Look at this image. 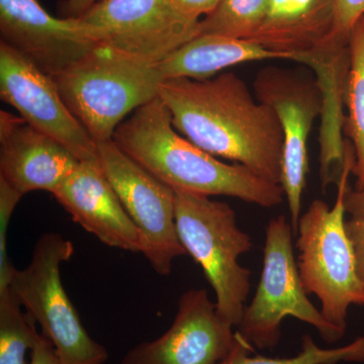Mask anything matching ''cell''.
<instances>
[{
  "label": "cell",
  "instance_id": "obj_1",
  "mask_svg": "<svg viewBox=\"0 0 364 364\" xmlns=\"http://www.w3.org/2000/svg\"><path fill=\"white\" fill-rule=\"evenodd\" d=\"M243 79L225 72L205 80L166 79L161 98L176 130L215 157L243 165L280 184L284 135L277 114Z\"/></svg>",
  "mask_w": 364,
  "mask_h": 364
},
{
  "label": "cell",
  "instance_id": "obj_2",
  "mask_svg": "<svg viewBox=\"0 0 364 364\" xmlns=\"http://www.w3.org/2000/svg\"><path fill=\"white\" fill-rule=\"evenodd\" d=\"M112 140L176 191L232 196L262 208L277 207L286 198L280 184L260 178L243 165L220 161L179 134L159 97L119 124Z\"/></svg>",
  "mask_w": 364,
  "mask_h": 364
},
{
  "label": "cell",
  "instance_id": "obj_3",
  "mask_svg": "<svg viewBox=\"0 0 364 364\" xmlns=\"http://www.w3.org/2000/svg\"><path fill=\"white\" fill-rule=\"evenodd\" d=\"M354 161L353 148L346 145L334 205L330 208L324 200H314L299 218L296 234V262L304 289L317 296L326 320L343 332L349 308L364 305V287L345 230L344 198Z\"/></svg>",
  "mask_w": 364,
  "mask_h": 364
},
{
  "label": "cell",
  "instance_id": "obj_4",
  "mask_svg": "<svg viewBox=\"0 0 364 364\" xmlns=\"http://www.w3.org/2000/svg\"><path fill=\"white\" fill-rule=\"evenodd\" d=\"M71 114L97 143L112 140L124 117L159 97L158 65L97 45L52 77Z\"/></svg>",
  "mask_w": 364,
  "mask_h": 364
},
{
  "label": "cell",
  "instance_id": "obj_5",
  "mask_svg": "<svg viewBox=\"0 0 364 364\" xmlns=\"http://www.w3.org/2000/svg\"><path fill=\"white\" fill-rule=\"evenodd\" d=\"M176 221L182 245L214 289L218 313L238 327L252 275L238 259L253 247L250 235L238 227L228 203L186 191H176Z\"/></svg>",
  "mask_w": 364,
  "mask_h": 364
},
{
  "label": "cell",
  "instance_id": "obj_6",
  "mask_svg": "<svg viewBox=\"0 0 364 364\" xmlns=\"http://www.w3.org/2000/svg\"><path fill=\"white\" fill-rule=\"evenodd\" d=\"M73 254V244L62 235H42L28 267L14 268L9 287L51 341L62 363L104 364L109 352L86 331L62 284L61 265Z\"/></svg>",
  "mask_w": 364,
  "mask_h": 364
},
{
  "label": "cell",
  "instance_id": "obj_7",
  "mask_svg": "<svg viewBox=\"0 0 364 364\" xmlns=\"http://www.w3.org/2000/svg\"><path fill=\"white\" fill-rule=\"evenodd\" d=\"M294 234L291 221L284 215L273 218L267 226L259 284L237 327V331L257 348L272 349L279 344L280 327L287 317L313 326L329 343L345 334L328 322L309 299L294 257Z\"/></svg>",
  "mask_w": 364,
  "mask_h": 364
},
{
  "label": "cell",
  "instance_id": "obj_8",
  "mask_svg": "<svg viewBox=\"0 0 364 364\" xmlns=\"http://www.w3.org/2000/svg\"><path fill=\"white\" fill-rule=\"evenodd\" d=\"M78 20L98 45L153 65L200 35L174 0H100Z\"/></svg>",
  "mask_w": 364,
  "mask_h": 364
},
{
  "label": "cell",
  "instance_id": "obj_9",
  "mask_svg": "<svg viewBox=\"0 0 364 364\" xmlns=\"http://www.w3.org/2000/svg\"><path fill=\"white\" fill-rule=\"evenodd\" d=\"M97 144V160L141 235L142 250L154 272L171 273L186 255L177 233L176 191L126 154L114 140Z\"/></svg>",
  "mask_w": 364,
  "mask_h": 364
},
{
  "label": "cell",
  "instance_id": "obj_10",
  "mask_svg": "<svg viewBox=\"0 0 364 364\" xmlns=\"http://www.w3.org/2000/svg\"><path fill=\"white\" fill-rule=\"evenodd\" d=\"M253 90L255 97L273 109L282 126L284 157L280 186L287 200L289 221L296 234L309 172V136L316 119L323 114L322 91L317 80L275 66L258 71Z\"/></svg>",
  "mask_w": 364,
  "mask_h": 364
},
{
  "label": "cell",
  "instance_id": "obj_11",
  "mask_svg": "<svg viewBox=\"0 0 364 364\" xmlns=\"http://www.w3.org/2000/svg\"><path fill=\"white\" fill-rule=\"evenodd\" d=\"M0 97L38 131L63 145L79 161L97 159V144L62 100L51 76L0 42Z\"/></svg>",
  "mask_w": 364,
  "mask_h": 364
},
{
  "label": "cell",
  "instance_id": "obj_12",
  "mask_svg": "<svg viewBox=\"0 0 364 364\" xmlns=\"http://www.w3.org/2000/svg\"><path fill=\"white\" fill-rule=\"evenodd\" d=\"M233 329L205 289H189L179 298L169 329L159 338L136 345L121 364H219L233 349Z\"/></svg>",
  "mask_w": 364,
  "mask_h": 364
},
{
  "label": "cell",
  "instance_id": "obj_13",
  "mask_svg": "<svg viewBox=\"0 0 364 364\" xmlns=\"http://www.w3.org/2000/svg\"><path fill=\"white\" fill-rule=\"evenodd\" d=\"M0 38L51 77L98 45L78 18H55L38 0H0Z\"/></svg>",
  "mask_w": 364,
  "mask_h": 364
},
{
  "label": "cell",
  "instance_id": "obj_14",
  "mask_svg": "<svg viewBox=\"0 0 364 364\" xmlns=\"http://www.w3.org/2000/svg\"><path fill=\"white\" fill-rule=\"evenodd\" d=\"M53 196L72 220L109 247L141 253V235L97 159L79 161Z\"/></svg>",
  "mask_w": 364,
  "mask_h": 364
},
{
  "label": "cell",
  "instance_id": "obj_15",
  "mask_svg": "<svg viewBox=\"0 0 364 364\" xmlns=\"http://www.w3.org/2000/svg\"><path fill=\"white\" fill-rule=\"evenodd\" d=\"M77 158L23 117L0 112V179L21 196L54 193L73 171Z\"/></svg>",
  "mask_w": 364,
  "mask_h": 364
},
{
  "label": "cell",
  "instance_id": "obj_16",
  "mask_svg": "<svg viewBox=\"0 0 364 364\" xmlns=\"http://www.w3.org/2000/svg\"><path fill=\"white\" fill-rule=\"evenodd\" d=\"M335 0H269L267 13L248 41L311 67L349 42L334 33Z\"/></svg>",
  "mask_w": 364,
  "mask_h": 364
},
{
  "label": "cell",
  "instance_id": "obj_17",
  "mask_svg": "<svg viewBox=\"0 0 364 364\" xmlns=\"http://www.w3.org/2000/svg\"><path fill=\"white\" fill-rule=\"evenodd\" d=\"M291 60L282 53L270 51L257 43L215 35H200L158 64L163 77L205 80L219 72L249 62Z\"/></svg>",
  "mask_w": 364,
  "mask_h": 364
},
{
  "label": "cell",
  "instance_id": "obj_18",
  "mask_svg": "<svg viewBox=\"0 0 364 364\" xmlns=\"http://www.w3.org/2000/svg\"><path fill=\"white\" fill-rule=\"evenodd\" d=\"M345 102L348 117L344 130L349 136L354 152L352 174L356 177L354 189L364 186V16L356 23L349 38V67Z\"/></svg>",
  "mask_w": 364,
  "mask_h": 364
},
{
  "label": "cell",
  "instance_id": "obj_19",
  "mask_svg": "<svg viewBox=\"0 0 364 364\" xmlns=\"http://www.w3.org/2000/svg\"><path fill=\"white\" fill-rule=\"evenodd\" d=\"M11 289L0 291V364H31L42 334Z\"/></svg>",
  "mask_w": 364,
  "mask_h": 364
},
{
  "label": "cell",
  "instance_id": "obj_20",
  "mask_svg": "<svg viewBox=\"0 0 364 364\" xmlns=\"http://www.w3.org/2000/svg\"><path fill=\"white\" fill-rule=\"evenodd\" d=\"M252 344L236 331V342L232 351L219 364H338L364 363V337L338 348H321L312 337L305 335L298 355L286 358L252 356Z\"/></svg>",
  "mask_w": 364,
  "mask_h": 364
},
{
  "label": "cell",
  "instance_id": "obj_21",
  "mask_svg": "<svg viewBox=\"0 0 364 364\" xmlns=\"http://www.w3.org/2000/svg\"><path fill=\"white\" fill-rule=\"evenodd\" d=\"M269 0H221L200 20V35L248 40L264 18Z\"/></svg>",
  "mask_w": 364,
  "mask_h": 364
},
{
  "label": "cell",
  "instance_id": "obj_22",
  "mask_svg": "<svg viewBox=\"0 0 364 364\" xmlns=\"http://www.w3.org/2000/svg\"><path fill=\"white\" fill-rule=\"evenodd\" d=\"M23 196L0 179V291L9 287L14 268L7 255V229L16 205Z\"/></svg>",
  "mask_w": 364,
  "mask_h": 364
},
{
  "label": "cell",
  "instance_id": "obj_23",
  "mask_svg": "<svg viewBox=\"0 0 364 364\" xmlns=\"http://www.w3.org/2000/svg\"><path fill=\"white\" fill-rule=\"evenodd\" d=\"M364 16V0H335L334 33L337 39L349 42L354 26Z\"/></svg>",
  "mask_w": 364,
  "mask_h": 364
},
{
  "label": "cell",
  "instance_id": "obj_24",
  "mask_svg": "<svg viewBox=\"0 0 364 364\" xmlns=\"http://www.w3.org/2000/svg\"><path fill=\"white\" fill-rule=\"evenodd\" d=\"M345 230L353 249L358 279L364 287V218L351 217L345 222Z\"/></svg>",
  "mask_w": 364,
  "mask_h": 364
},
{
  "label": "cell",
  "instance_id": "obj_25",
  "mask_svg": "<svg viewBox=\"0 0 364 364\" xmlns=\"http://www.w3.org/2000/svg\"><path fill=\"white\" fill-rule=\"evenodd\" d=\"M31 364H63L49 339L42 334L35 347L31 358Z\"/></svg>",
  "mask_w": 364,
  "mask_h": 364
},
{
  "label": "cell",
  "instance_id": "obj_26",
  "mask_svg": "<svg viewBox=\"0 0 364 364\" xmlns=\"http://www.w3.org/2000/svg\"><path fill=\"white\" fill-rule=\"evenodd\" d=\"M177 6L181 7L184 13L200 18L202 16H208L218 6L221 0H174Z\"/></svg>",
  "mask_w": 364,
  "mask_h": 364
},
{
  "label": "cell",
  "instance_id": "obj_27",
  "mask_svg": "<svg viewBox=\"0 0 364 364\" xmlns=\"http://www.w3.org/2000/svg\"><path fill=\"white\" fill-rule=\"evenodd\" d=\"M345 210L351 217L364 218V186L359 189H346L344 198Z\"/></svg>",
  "mask_w": 364,
  "mask_h": 364
},
{
  "label": "cell",
  "instance_id": "obj_28",
  "mask_svg": "<svg viewBox=\"0 0 364 364\" xmlns=\"http://www.w3.org/2000/svg\"><path fill=\"white\" fill-rule=\"evenodd\" d=\"M100 0H65L61 4V13L64 18H80Z\"/></svg>",
  "mask_w": 364,
  "mask_h": 364
}]
</instances>
